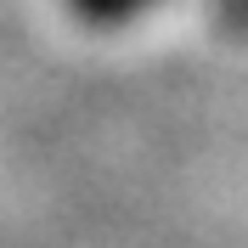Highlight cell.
Masks as SVG:
<instances>
[{"label":"cell","instance_id":"obj_1","mask_svg":"<svg viewBox=\"0 0 248 248\" xmlns=\"http://www.w3.org/2000/svg\"><path fill=\"white\" fill-rule=\"evenodd\" d=\"M85 6H124V0H85Z\"/></svg>","mask_w":248,"mask_h":248}]
</instances>
